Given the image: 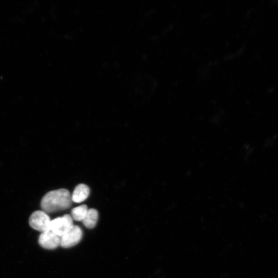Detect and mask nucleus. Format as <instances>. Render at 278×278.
<instances>
[{
    "label": "nucleus",
    "mask_w": 278,
    "mask_h": 278,
    "mask_svg": "<svg viewBox=\"0 0 278 278\" xmlns=\"http://www.w3.org/2000/svg\"><path fill=\"white\" fill-rule=\"evenodd\" d=\"M99 214L97 210L94 208L88 210L87 215L82 221L84 225L88 229L94 228L98 223Z\"/></svg>",
    "instance_id": "nucleus-7"
},
{
    "label": "nucleus",
    "mask_w": 278,
    "mask_h": 278,
    "mask_svg": "<svg viewBox=\"0 0 278 278\" xmlns=\"http://www.w3.org/2000/svg\"><path fill=\"white\" fill-rule=\"evenodd\" d=\"M89 194V187L85 184H80L76 187L72 196L73 202H83L88 197Z\"/></svg>",
    "instance_id": "nucleus-6"
},
{
    "label": "nucleus",
    "mask_w": 278,
    "mask_h": 278,
    "mask_svg": "<svg viewBox=\"0 0 278 278\" xmlns=\"http://www.w3.org/2000/svg\"><path fill=\"white\" fill-rule=\"evenodd\" d=\"M51 220L49 216L43 211L33 213L29 219V224L34 229L41 233L50 230Z\"/></svg>",
    "instance_id": "nucleus-3"
},
{
    "label": "nucleus",
    "mask_w": 278,
    "mask_h": 278,
    "mask_svg": "<svg viewBox=\"0 0 278 278\" xmlns=\"http://www.w3.org/2000/svg\"><path fill=\"white\" fill-rule=\"evenodd\" d=\"M73 203L72 195L65 189L51 191L47 193L41 201V207L46 214L64 211L71 207Z\"/></svg>",
    "instance_id": "nucleus-1"
},
{
    "label": "nucleus",
    "mask_w": 278,
    "mask_h": 278,
    "mask_svg": "<svg viewBox=\"0 0 278 278\" xmlns=\"http://www.w3.org/2000/svg\"><path fill=\"white\" fill-rule=\"evenodd\" d=\"M88 211V206L82 205L73 208L72 212V218L77 221H83Z\"/></svg>",
    "instance_id": "nucleus-8"
},
{
    "label": "nucleus",
    "mask_w": 278,
    "mask_h": 278,
    "mask_svg": "<svg viewBox=\"0 0 278 278\" xmlns=\"http://www.w3.org/2000/svg\"><path fill=\"white\" fill-rule=\"evenodd\" d=\"M83 237V231L78 226H74L67 233L61 237L60 246L64 248L73 247L78 244Z\"/></svg>",
    "instance_id": "nucleus-4"
},
{
    "label": "nucleus",
    "mask_w": 278,
    "mask_h": 278,
    "mask_svg": "<svg viewBox=\"0 0 278 278\" xmlns=\"http://www.w3.org/2000/svg\"><path fill=\"white\" fill-rule=\"evenodd\" d=\"M73 219L71 216L65 215L51 221L50 230L57 236L61 237L74 227Z\"/></svg>",
    "instance_id": "nucleus-2"
},
{
    "label": "nucleus",
    "mask_w": 278,
    "mask_h": 278,
    "mask_svg": "<svg viewBox=\"0 0 278 278\" xmlns=\"http://www.w3.org/2000/svg\"><path fill=\"white\" fill-rule=\"evenodd\" d=\"M39 245L44 249L53 250L57 248L61 243V237L51 230L42 233L39 238Z\"/></svg>",
    "instance_id": "nucleus-5"
}]
</instances>
